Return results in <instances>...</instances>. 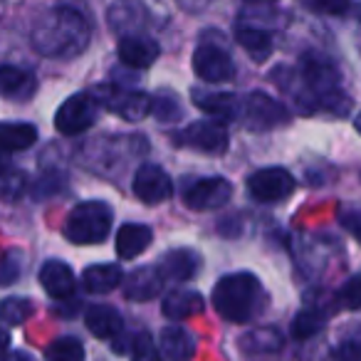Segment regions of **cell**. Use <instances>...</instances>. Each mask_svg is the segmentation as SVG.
<instances>
[{"mask_svg": "<svg viewBox=\"0 0 361 361\" xmlns=\"http://www.w3.org/2000/svg\"><path fill=\"white\" fill-rule=\"evenodd\" d=\"M203 310H206V300L196 290H176L171 295H166L164 302H161V312L171 322L191 319V317L201 314Z\"/></svg>", "mask_w": 361, "mask_h": 361, "instance_id": "18", "label": "cell"}, {"mask_svg": "<svg viewBox=\"0 0 361 361\" xmlns=\"http://www.w3.org/2000/svg\"><path fill=\"white\" fill-rule=\"evenodd\" d=\"M339 223L351 238L361 243V208H346L339 213Z\"/></svg>", "mask_w": 361, "mask_h": 361, "instance_id": "36", "label": "cell"}, {"mask_svg": "<svg viewBox=\"0 0 361 361\" xmlns=\"http://www.w3.org/2000/svg\"><path fill=\"white\" fill-rule=\"evenodd\" d=\"M114 213L104 201H85L77 203L65 221V238L72 245H97L111 231Z\"/></svg>", "mask_w": 361, "mask_h": 361, "instance_id": "4", "label": "cell"}, {"mask_svg": "<svg viewBox=\"0 0 361 361\" xmlns=\"http://www.w3.org/2000/svg\"><path fill=\"white\" fill-rule=\"evenodd\" d=\"M166 285V277L156 265L136 267L134 272L124 277V297L131 302H149L161 295Z\"/></svg>", "mask_w": 361, "mask_h": 361, "instance_id": "12", "label": "cell"}, {"mask_svg": "<svg viewBox=\"0 0 361 361\" xmlns=\"http://www.w3.org/2000/svg\"><path fill=\"white\" fill-rule=\"evenodd\" d=\"M116 55L124 62L126 67H134V70H146L159 60L161 50L156 45V40L146 35H124L116 47Z\"/></svg>", "mask_w": 361, "mask_h": 361, "instance_id": "16", "label": "cell"}, {"mask_svg": "<svg viewBox=\"0 0 361 361\" xmlns=\"http://www.w3.org/2000/svg\"><path fill=\"white\" fill-rule=\"evenodd\" d=\"M297 3L314 16H341L349 11L351 0H297Z\"/></svg>", "mask_w": 361, "mask_h": 361, "instance_id": "34", "label": "cell"}, {"mask_svg": "<svg viewBox=\"0 0 361 361\" xmlns=\"http://www.w3.org/2000/svg\"><path fill=\"white\" fill-rule=\"evenodd\" d=\"M238 42L243 45V50L252 57L255 62H265L272 55V37L267 30L250 25H238Z\"/></svg>", "mask_w": 361, "mask_h": 361, "instance_id": "27", "label": "cell"}, {"mask_svg": "<svg viewBox=\"0 0 361 361\" xmlns=\"http://www.w3.org/2000/svg\"><path fill=\"white\" fill-rule=\"evenodd\" d=\"M23 270H25V252L18 247L6 250L0 255V287L16 285L23 277Z\"/></svg>", "mask_w": 361, "mask_h": 361, "instance_id": "31", "label": "cell"}, {"mask_svg": "<svg viewBox=\"0 0 361 361\" xmlns=\"http://www.w3.org/2000/svg\"><path fill=\"white\" fill-rule=\"evenodd\" d=\"M193 102L201 111L216 116V119L231 121V119H240V99L231 92H201L193 90L191 92Z\"/></svg>", "mask_w": 361, "mask_h": 361, "instance_id": "19", "label": "cell"}, {"mask_svg": "<svg viewBox=\"0 0 361 361\" xmlns=\"http://www.w3.org/2000/svg\"><path fill=\"white\" fill-rule=\"evenodd\" d=\"M233 196V186L221 176L193 180L191 186L183 188V201L191 211H216L223 208Z\"/></svg>", "mask_w": 361, "mask_h": 361, "instance_id": "9", "label": "cell"}, {"mask_svg": "<svg viewBox=\"0 0 361 361\" xmlns=\"http://www.w3.org/2000/svg\"><path fill=\"white\" fill-rule=\"evenodd\" d=\"M37 92L35 72L16 65H0V97L11 102H27Z\"/></svg>", "mask_w": 361, "mask_h": 361, "instance_id": "14", "label": "cell"}, {"mask_svg": "<svg viewBox=\"0 0 361 361\" xmlns=\"http://www.w3.org/2000/svg\"><path fill=\"white\" fill-rule=\"evenodd\" d=\"M297 77L302 80V106L312 104L310 111H329L334 116H344L351 106V99L344 94L339 82V70L331 60L322 55H310L305 57Z\"/></svg>", "mask_w": 361, "mask_h": 361, "instance_id": "2", "label": "cell"}, {"mask_svg": "<svg viewBox=\"0 0 361 361\" xmlns=\"http://www.w3.org/2000/svg\"><path fill=\"white\" fill-rule=\"evenodd\" d=\"M104 104L126 121H141L151 114V97L134 90H104Z\"/></svg>", "mask_w": 361, "mask_h": 361, "instance_id": "13", "label": "cell"}, {"mask_svg": "<svg viewBox=\"0 0 361 361\" xmlns=\"http://www.w3.org/2000/svg\"><path fill=\"white\" fill-rule=\"evenodd\" d=\"M240 119L250 131H267L290 121V111L265 92H252L240 102Z\"/></svg>", "mask_w": 361, "mask_h": 361, "instance_id": "6", "label": "cell"}, {"mask_svg": "<svg viewBox=\"0 0 361 361\" xmlns=\"http://www.w3.org/2000/svg\"><path fill=\"white\" fill-rule=\"evenodd\" d=\"M193 72L203 82L221 85L235 77V65H233V57L218 45H198L193 52Z\"/></svg>", "mask_w": 361, "mask_h": 361, "instance_id": "11", "label": "cell"}, {"mask_svg": "<svg viewBox=\"0 0 361 361\" xmlns=\"http://www.w3.org/2000/svg\"><path fill=\"white\" fill-rule=\"evenodd\" d=\"M50 361H82L85 359V346L77 336H60L45 349Z\"/></svg>", "mask_w": 361, "mask_h": 361, "instance_id": "32", "label": "cell"}, {"mask_svg": "<svg viewBox=\"0 0 361 361\" xmlns=\"http://www.w3.org/2000/svg\"><path fill=\"white\" fill-rule=\"evenodd\" d=\"M326 324V312L317 310V307H310V310H302L300 314L292 322V336L297 341L312 339L314 334H319Z\"/></svg>", "mask_w": 361, "mask_h": 361, "instance_id": "29", "label": "cell"}, {"mask_svg": "<svg viewBox=\"0 0 361 361\" xmlns=\"http://www.w3.org/2000/svg\"><path fill=\"white\" fill-rule=\"evenodd\" d=\"M354 126H356V131H359V134H361V114L354 119Z\"/></svg>", "mask_w": 361, "mask_h": 361, "instance_id": "40", "label": "cell"}, {"mask_svg": "<svg viewBox=\"0 0 361 361\" xmlns=\"http://www.w3.org/2000/svg\"><path fill=\"white\" fill-rule=\"evenodd\" d=\"M247 6H255V3H260V6H265V3H275V0H245Z\"/></svg>", "mask_w": 361, "mask_h": 361, "instance_id": "39", "label": "cell"}, {"mask_svg": "<svg viewBox=\"0 0 361 361\" xmlns=\"http://www.w3.org/2000/svg\"><path fill=\"white\" fill-rule=\"evenodd\" d=\"M124 282L121 265H90L82 272V287L92 295H106Z\"/></svg>", "mask_w": 361, "mask_h": 361, "instance_id": "23", "label": "cell"}, {"mask_svg": "<svg viewBox=\"0 0 361 361\" xmlns=\"http://www.w3.org/2000/svg\"><path fill=\"white\" fill-rule=\"evenodd\" d=\"M297 188L295 176L287 169L280 166H270V169H260L247 178V191L255 201L260 203H280L290 198Z\"/></svg>", "mask_w": 361, "mask_h": 361, "instance_id": "7", "label": "cell"}, {"mask_svg": "<svg viewBox=\"0 0 361 361\" xmlns=\"http://www.w3.org/2000/svg\"><path fill=\"white\" fill-rule=\"evenodd\" d=\"M8 346H11V334H8V329H3V324H0V356L8 354Z\"/></svg>", "mask_w": 361, "mask_h": 361, "instance_id": "38", "label": "cell"}, {"mask_svg": "<svg viewBox=\"0 0 361 361\" xmlns=\"http://www.w3.org/2000/svg\"><path fill=\"white\" fill-rule=\"evenodd\" d=\"M339 302L344 310H361V272L344 282L339 290Z\"/></svg>", "mask_w": 361, "mask_h": 361, "instance_id": "35", "label": "cell"}, {"mask_svg": "<svg viewBox=\"0 0 361 361\" xmlns=\"http://www.w3.org/2000/svg\"><path fill=\"white\" fill-rule=\"evenodd\" d=\"M156 267H159L166 280L188 282L201 270V255H198L196 250H191V247H173V250H169L166 255H161Z\"/></svg>", "mask_w": 361, "mask_h": 361, "instance_id": "15", "label": "cell"}, {"mask_svg": "<svg viewBox=\"0 0 361 361\" xmlns=\"http://www.w3.org/2000/svg\"><path fill=\"white\" fill-rule=\"evenodd\" d=\"M99 116V99L90 92H77L70 99L62 102V106L55 114V126L60 134L77 136L87 131Z\"/></svg>", "mask_w": 361, "mask_h": 361, "instance_id": "5", "label": "cell"}, {"mask_svg": "<svg viewBox=\"0 0 361 361\" xmlns=\"http://www.w3.org/2000/svg\"><path fill=\"white\" fill-rule=\"evenodd\" d=\"M151 240H154V233H151L149 226L126 223L116 233V255L121 260H134V257H139L151 245Z\"/></svg>", "mask_w": 361, "mask_h": 361, "instance_id": "21", "label": "cell"}, {"mask_svg": "<svg viewBox=\"0 0 361 361\" xmlns=\"http://www.w3.org/2000/svg\"><path fill=\"white\" fill-rule=\"evenodd\" d=\"M35 307L27 297H6L0 300V324L6 326H20L32 317Z\"/></svg>", "mask_w": 361, "mask_h": 361, "instance_id": "28", "label": "cell"}, {"mask_svg": "<svg viewBox=\"0 0 361 361\" xmlns=\"http://www.w3.org/2000/svg\"><path fill=\"white\" fill-rule=\"evenodd\" d=\"M336 356H344V359H361V344L359 341H346L344 346L336 349Z\"/></svg>", "mask_w": 361, "mask_h": 361, "instance_id": "37", "label": "cell"}, {"mask_svg": "<svg viewBox=\"0 0 361 361\" xmlns=\"http://www.w3.org/2000/svg\"><path fill=\"white\" fill-rule=\"evenodd\" d=\"M40 285L52 300H67L72 297L77 287V280H75V272L67 262L62 260H47L45 265L40 267Z\"/></svg>", "mask_w": 361, "mask_h": 361, "instance_id": "17", "label": "cell"}, {"mask_svg": "<svg viewBox=\"0 0 361 361\" xmlns=\"http://www.w3.org/2000/svg\"><path fill=\"white\" fill-rule=\"evenodd\" d=\"M151 114L156 116V119L161 121H176L180 116V104L176 97L171 94H156L154 99H151Z\"/></svg>", "mask_w": 361, "mask_h": 361, "instance_id": "33", "label": "cell"}, {"mask_svg": "<svg viewBox=\"0 0 361 361\" xmlns=\"http://www.w3.org/2000/svg\"><path fill=\"white\" fill-rule=\"evenodd\" d=\"M159 351L169 361H183L196 354V341L183 326H166L159 336Z\"/></svg>", "mask_w": 361, "mask_h": 361, "instance_id": "22", "label": "cell"}, {"mask_svg": "<svg viewBox=\"0 0 361 361\" xmlns=\"http://www.w3.org/2000/svg\"><path fill=\"white\" fill-rule=\"evenodd\" d=\"M27 186V176L25 171L16 169V166H3L0 169V201H20L23 193Z\"/></svg>", "mask_w": 361, "mask_h": 361, "instance_id": "30", "label": "cell"}, {"mask_svg": "<svg viewBox=\"0 0 361 361\" xmlns=\"http://www.w3.org/2000/svg\"><path fill=\"white\" fill-rule=\"evenodd\" d=\"M111 351L121 356H131V359H154L156 349H154V341L146 331H131V334H124L121 331L114 336V344H111Z\"/></svg>", "mask_w": 361, "mask_h": 361, "instance_id": "26", "label": "cell"}, {"mask_svg": "<svg viewBox=\"0 0 361 361\" xmlns=\"http://www.w3.org/2000/svg\"><path fill=\"white\" fill-rule=\"evenodd\" d=\"M176 139L180 141V146H188L193 151L201 154H223L228 149V129L223 119H201L188 124L186 129L180 131Z\"/></svg>", "mask_w": 361, "mask_h": 361, "instance_id": "8", "label": "cell"}, {"mask_svg": "<svg viewBox=\"0 0 361 361\" xmlns=\"http://www.w3.org/2000/svg\"><path fill=\"white\" fill-rule=\"evenodd\" d=\"M265 287L252 272H233L213 287V307L228 322H250L265 310Z\"/></svg>", "mask_w": 361, "mask_h": 361, "instance_id": "3", "label": "cell"}, {"mask_svg": "<svg viewBox=\"0 0 361 361\" xmlns=\"http://www.w3.org/2000/svg\"><path fill=\"white\" fill-rule=\"evenodd\" d=\"M282 334L272 326H260V329H252L247 334L240 336V349L250 356H267L277 354L282 349Z\"/></svg>", "mask_w": 361, "mask_h": 361, "instance_id": "25", "label": "cell"}, {"mask_svg": "<svg viewBox=\"0 0 361 361\" xmlns=\"http://www.w3.org/2000/svg\"><path fill=\"white\" fill-rule=\"evenodd\" d=\"M85 324L97 339H114L119 331H124V317L111 305H94L87 310Z\"/></svg>", "mask_w": 361, "mask_h": 361, "instance_id": "20", "label": "cell"}, {"mask_svg": "<svg viewBox=\"0 0 361 361\" xmlns=\"http://www.w3.org/2000/svg\"><path fill=\"white\" fill-rule=\"evenodd\" d=\"M90 23L80 11L70 6H57L42 13L32 27V50L50 60H72L80 57L90 45Z\"/></svg>", "mask_w": 361, "mask_h": 361, "instance_id": "1", "label": "cell"}, {"mask_svg": "<svg viewBox=\"0 0 361 361\" xmlns=\"http://www.w3.org/2000/svg\"><path fill=\"white\" fill-rule=\"evenodd\" d=\"M134 196L146 206H159L173 196V180L161 166L144 164L134 176Z\"/></svg>", "mask_w": 361, "mask_h": 361, "instance_id": "10", "label": "cell"}, {"mask_svg": "<svg viewBox=\"0 0 361 361\" xmlns=\"http://www.w3.org/2000/svg\"><path fill=\"white\" fill-rule=\"evenodd\" d=\"M37 144V129L27 121H0V149L3 151H27Z\"/></svg>", "mask_w": 361, "mask_h": 361, "instance_id": "24", "label": "cell"}]
</instances>
